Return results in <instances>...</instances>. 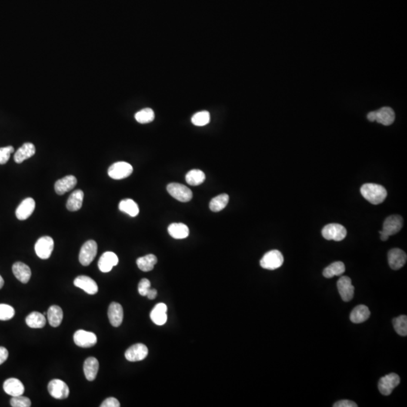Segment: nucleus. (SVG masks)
I'll return each mask as SVG.
<instances>
[{
    "label": "nucleus",
    "instance_id": "f257e3e1",
    "mask_svg": "<svg viewBox=\"0 0 407 407\" xmlns=\"http://www.w3.org/2000/svg\"><path fill=\"white\" fill-rule=\"evenodd\" d=\"M361 193L366 200L375 205L383 202L388 195L383 185L375 184H364L361 188Z\"/></svg>",
    "mask_w": 407,
    "mask_h": 407
},
{
    "label": "nucleus",
    "instance_id": "f03ea898",
    "mask_svg": "<svg viewBox=\"0 0 407 407\" xmlns=\"http://www.w3.org/2000/svg\"><path fill=\"white\" fill-rule=\"evenodd\" d=\"M403 223L404 221L401 216L392 215L387 217L383 223V228L379 232L381 240L387 241L390 236L399 232L402 228Z\"/></svg>",
    "mask_w": 407,
    "mask_h": 407
},
{
    "label": "nucleus",
    "instance_id": "7ed1b4c3",
    "mask_svg": "<svg viewBox=\"0 0 407 407\" xmlns=\"http://www.w3.org/2000/svg\"><path fill=\"white\" fill-rule=\"evenodd\" d=\"M98 253V244L94 240L86 241L81 247L79 253L80 263L84 266H88L96 257Z\"/></svg>",
    "mask_w": 407,
    "mask_h": 407
},
{
    "label": "nucleus",
    "instance_id": "20e7f679",
    "mask_svg": "<svg viewBox=\"0 0 407 407\" xmlns=\"http://www.w3.org/2000/svg\"><path fill=\"white\" fill-rule=\"evenodd\" d=\"M321 233L326 240L341 241L346 237L347 230L340 224L331 223L323 228Z\"/></svg>",
    "mask_w": 407,
    "mask_h": 407
},
{
    "label": "nucleus",
    "instance_id": "39448f33",
    "mask_svg": "<svg viewBox=\"0 0 407 407\" xmlns=\"http://www.w3.org/2000/svg\"><path fill=\"white\" fill-rule=\"evenodd\" d=\"M284 257L279 251L273 250L267 252L260 260L262 268L268 270H275L284 263Z\"/></svg>",
    "mask_w": 407,
    "mask_h": 407
},
{
    "label": "nucleus",
    "instance_id": "423d86ee",
    "mask_svg": "<svg viewBox=\"0 0 407 407\" xmlns=\"http://www.w3.org/2000/svg\"><path fill=\"white\" fill-rule=\"evenodd\" d=\"M133 173V167L125 161H118L111 165L108 170V174L114 180H122L128 178Z\"/></svg>",
    "mask_w": 407,
    "mask_h": 407
},
{
    "label": "nucleus",
    "instance_id": "0eeeda50",
    "mask_svg": "<svg viewBox=\"0 0 407 407\" xmlns=\"http://www.w3.org/2000/svg\"><path fill=\"white\" fill-rule=\"evenodd\" d=\"M401 382L399 375L396 373H390L382 377L378 381V391L382 395L388 396L392 393L393 390L398 386Z\"/></svg>",
    "mask_w": 407,
    "mask_h": 407
},
{
    "label": "nucleus",
    "instance_id": "6e6552de",
    "mask_svg": "<svg viewBox=\"0 0 407 407\" xmlns=\"http://www.w3.org/2000/svg\"><path fill=\"white\" fill-rule=\"evenodd\" d=\"M167 190L173 198L181 202H188L192 200V191L183 184L172 183L168 185Z\"/></svg>",
    "mask_w": 407,
    "mask_h": 407
},
{
    "label": "nucleus",
    "instance_id": "1a4fd4ad",
    "mask_svg": "<svg viewBox=\"0 0 407 407\" xmlns=\"http://www.w3.org/2000/svg\"><path fill=\"white\" fill-rule=\"evenodd\" d=\"M54 243L52 238L43 236L38 239L35 244V251L40 259H47L51 257L54 250Z\"/></svg>",
    "mask_w": 407,
    "mask_h": 407
},
{
    "label": "nucleus",
    "instance_id": "9d476101",
    "mask_svg": "<svg viewBox=\"0 0 407 407\" xmlns=\"http://www.w3.org/2000/svg\"><path fill=\"white\" fill-rule=\"evenodd\" d=\"M48 392L55 399L63 400L70 395L69 387L61 379H53L48 383Z\"/></svg>",
    "mask_w": 407,
    "mask_h": 407
},
{
    "label": "nucleus",
    "instance_id": "9b49d317",
    "mask_svg": "<svg viewBox=\"0 0 407 407\" xmlns=\"http://www.w3.org/2000/svg\"><path fill=\"white\" fill-rule=\"evenodd\" d=\"M74 340L77 346L86 348L96 345L98 338L94 333L78 330L74 333Z\"/></svg>",
    "mask_w": 407,
    "mask_h": 407
},
{
    "label": "nucleus",
    "instance_id": "f8f14e48",
    "mask_svg": "<svg viewBox=\"0 0 407 407\" xmlns=\"http://www.w3.org/2000/svg\"><path fill=\"white\" fill-rule=\"evenodd\" d=\"M148 353V348L144 344H134L125 351V356L130 362H138L145 359Z\"/></svg>",
    "mask_w": 407,
    "mask_h": 407
},
{
    "label": "nucleus",
    "instance_id": "ddd939ff",
    "mask_svg": "<svg viewBox=\"0 0 407 407\" xmlns=\"http://www.w3.org/2000/svg\"><path fill=\"white\" fill-rule=\"evenodd\" d=\"M337 288L344 302H349L352 299L355 288L351 284V278L348 276L341 277L337 281Z\"/></svg>",
    "mask_w": 407,
    "mask_h": 407
},
{
    "label": "nucleus",
    "instance_id": "4468645a",
    "mask_svg": "<svg viewBox=\"0 0 407 407\" xmlns=\"http://www.w3.org/2000/svg\"><path fill=\"white\" fill-rule=\"evenodd\" d=\"M407 259V254L399 248H394L388 252V264L393 270H398L404 267Z\"/></svg>",
    "mask_w": 407,
    "mask_h": 407
},
{
    "label": "nucleus",
    "instance_id": "2eb2a0df",
    "mask_svg": "<svg viewBox=\"0 0 407 407\" xmlns=\"http://www.w3.org/2000/svg\"><path fill=\"white\" fill-rule=\"evenodd\" d=\"M74 285L80 289L83 290L85 293L90 295H94L98 292V286L95 281L86 276V275H80L74 280Z\"/></svg>",
    "mask_w": 407,
    "mask_h": 407
},
{
    "label": "nucleus",
    "instance_id": "dca6fc26",
    "mask_svg": "<svg viewBox=\"0 0 407 407\" xmlns=\"http://www.w3.org/2000/svg\"><path fill=\"white\" fill-rule=\"evenodd\" d=\"M118 258L116 254L111 251L103 254L98 261V268L104 273L110 272L114 266L118 265Z\"/></svg>",
    "mask_w": 407,
    "mask_h": 407
},
{
    "label": "nucleus",
    "instance_id": "f3484780",
    "mask_svg": "<svg viewBox=\"0 0 407 407\" xmlns=\"http://www.w3.org/2000/svg\"><path fill=\"white\" fill-rule=\"evenodd\" d=\"M35 207L36 202L34 198H25L17 208L16 212H15L17 218L19 221H25L28 219L34 213Z\"/></svg>",
    "mask_w": 407,
    "mask_h": 407
},
{
    "label": "nucleus",
    "instance_id": "a211bd4d",
    "mask_svg": "<svg viewBox=\"0 0 407 407\" xmlns=\"http://www.w3.org/2000/svg\"><path fill=\"white\" fill-rule=\"evenodd\" d=\"M123 308L118 302H113L110 305L108 309V318L110 322L115 328H118L123 321Z\"/></svg>",
    "mask_w": 407,
    "mask_h": 407
},
{
    "label": "nucleus",
    "instance_id": "6ab92c4d",
    "mask_svg": "<svg viewBox=\"0 0 407 407\" xmlns=\"http://www.w3.org/2000/svg\"><path fill=\"white\" fill-rule=\"evenodd\" d=\"M3 389L7 395L11 397L20 396L24 393V386L18 378H11L5 380Z\"/></svg>",
    "mask_w": 407,
    "mask_h": 407
},
{
    "label": "nucleus",
    "instance_id": "aec40b11",
    "mask_svg": "<svg viewBox=\"0 0 407 407\" xmlns=\"http://www.w3.org/2000/svg\"><path fill=\"white\" fill-rule=\"evenodd\" d=\"M76 184L77 180L75 177L73 175L66 176L65 178L58 180L55 183L54 189H55L57 194L62 195L72 190L75 186Z\"/></svg>",
    "mask_w": 407,
    "mask_h": 407
},
{
    "label": "nucleus",
    "instance_id": "412c9836",
    "mask_svg": "<svg viewBox=\"0 0 407 407\" xmlns=\"http://www.w3.org/2000/svg\"><path fill=\"white\" fill-rule=\"evenodd\" d=\"M167 311H168V307L165 303L157 304L150 313V318L152 322L156 325H164L168 320Z\"/></svg>",
    "mask_w": 407,
    "mask_h": 407
},
{
    "label": "nucleus",
    "instance_id": "4be33fe9",
    "mask_svg": "<svg viewBox=\"0 0 407 407\" xmlns=\"http://www.w3.org/2000/svg\"><path fill=\"white\" fill-rule=\"evenodd\" d=\"M13 274L23 284H27L31 278V269L28 265L21 262H15L12 266Z\"/></svg>",
    "mask_w": 407,
    "mask_h": 407
},
{
    "label": "nucleus",
    "instance_id": "5701e85b",
    "mask_svg": "<svg viewBox=\"0 0 407 407\" xmlns=\"http://www.w3.org/2000/svg\"><path fill=\"white\" fill-rule=\"evenodd\" d=\"M395 113L391 107H382L375 111V121L378 123L388 126L395 121Z\"/></svg>",
    "mask_w": 407,
    "mask_h": 407
},
{
    "label": "nucleus",
    "instance_id": "b1692460",
    "mask_svg": "<svg viewBox=\"0 0 407 407\" xmlns=\"http://www.w3.org/2000/svg\"><path fill=\"white\" fill-rule=\"evenodd\" d=\"M98 370H99V362L97 358L89 357L85 360L84 363L83 370L85 378L88 381H94L96 378Z\"/></svg>",
    "mask_w": 407,
    "mask_h": 407
},
{
    "label": "nucleus",
    "instance_id": "393cba45",
    "mask_svg": "<svg viewBox=\"0 0 407 407\" xmlns=\"http://www.w3.org/2000/svg\"><path fill=\"white\" fill-rule=\"evenodd\" d=\"M35 153V146L31 143H25L15 152V155H14V159H15V162L21 164L25 160L34 156Z\"/></svg>",
    "mask_w": 407,
    "mask_h": 407
},
{
    "label": "nucleus",
    "instance_id": "a878e982",
    "mask_svg": "<svg viewBox=\"0 0 407 407\" xmlns=\"http://www.w3.org/2000/svg\"><path fill=\"white\" fill-rule=\"evenodd\" d=\"M370 316V311L368 306L360 305L355 307L350 315V320L354 324H361L368 320Z\"/></svg>",
    "mask_w": 407,
    "mask_h": 407
},
{
    "label": "nucleus",
    "instance_id": "bb28decb",
    "mask_svg": "<svg viewBox=\"0 0 407 407\" xmlns=\"http://www.w3.org/2000/svg\"><path fill=\"white\" fill-rule=\"evenodd\" d=\"M47 317L50 325L53 328H58L61 325L64 318L62 308L58 305H51L48 308Z\"/></svg>",
    "mask_w": 407,
    "mask_h": 407
},
{
    "label": "nucleus",
    "instance_id": "cd10ccee",
    "mask_svg": "<svg viewBox=\"0 0 407 407\" xmlns=\"http://www.w3.org/2000/svg\"><path fill=\"white\" fill-rule=\"evenodd\" d=\"M84 192L80 189L75 190L71 193L67 200V208L70 211H77L80 210L83 202Z\"/></svg>",
    "mask_w": 407,
    "mask_h": 407
},
{
    "label": "nucleus",
    "instance_id": "c85d7f7f",
    "mask_svg": "<svg viewBox=\"0 0 407 407\" xmlns=\"http://www.w3.org/2000/svg\"><path fill=\"white\" fill-rule=\"evenodd\" d=\"M168 232L175 239H184L189 235L188 226L184 223H172L168 226Z\"/></svg>",
    "mask_w": 407,
    "mask_h": 407
},
{
    "label": "nucleus",
    "instance_id": "c756f323",
    "mask_svg": "<svg viewBox=\"0 0 407 407\" xmlns=\"http://www.w3.org/2000/svg\"><path fill=\"white\" fill-rule=\"evenodd\" d=\"M118 208L121 212L125 213L133 217L138 216L140 212L138 204L134 200L130 199V198L120 201Z\"/></svg>",
    "mask_w": 407,
    "mask_h": 407
},
{
    "label": "nucleus",
    "instance_id": "7c9ffc66",
    "mask_svg": "<svg viewBox=\"0 0 407 407\" xmlns=\"http://www.w3.org/2000/svg\"><path fill=\"white\" fill-rule=\"evenodd\" d=\"M157 257L153 254H148L144 257H140L137 259V265L138 268L143 271H152L157 263Z\"/></svg>",
    "mask_w": 407,
    "mask_h": 407
},
{
    "label": "nucleus",
    "instance_id": "2f4dec72",
    "mask_svg": "<svg viewBox=\"0 0 407 407\" xmlns=\"http://www.w3.org/2000/svg\"><path fill=\"white\" fill-rule=\"evenodd\" d=\"M345 271V264L342 262H335L324 268L323 275L327 278H332L334 276H340Z\"/></svg>",
    "mask_w": 407,
    "mask_h": 407
},
{
    "label": "nucleus",
    "instance_id": "473e14b6",
    "mask_svg": "<svg viewBox=\"0 0 407 407\" xmlns=\"http://www.w3.org/2000/svg\"><path fill=\"white\" fill-rule=\"evenodd\" d=\"M26 324L31 328H42L46 324V319L42 314L34 311L26 318Z\"/></svg>",
    "mask_w": 407,
    "mask_h": 407
},
{
    "label": "nucleus",
    "instance_id": "72a5a7b5",
    "mask_svg": "<svg viewBox=\"0 0 407 407\" xmlns=\"http://www.w3.org/2000/svg\"><path fill=\"white\" fill-rule=\"evenodd\" d=\"M229 196L227 194H221L218 196L214 197L210 202V209L213 212H220L227 206Z\"/></svg>",
    "mask_w": 407,
    "mask_h": 407
},
{
    "label": "nucleus",
    "instance_id": "f704fd0d",
    "mask_svg": "<svg viewBox=\"0 0 407 407\" xmlns=\"http://www.w3.org/2000/svg\"><path fill=\"white\" fill-rule=\"evenodd\" d=\"M187 184L191 185H199L205 182V174L201 170L194 169L188 171L185 176Z\"/></svg>",
    "mask_w": 407,
    "mask_h": 407
},
{
    "label": "nucleus",
    "instance_id": "c9c22d12",
    "mask_svg": "<svg viewBox=\"0 0 407 407\" xmlns=\"http://www.w3.org/2000/svg\"><path fill=\"white\" fill-rule=\"evenodd\" d=\"M393 325L395 331L398 335L401 336L407 335V317L406 315H401L393 319Z\"/></svg>",
    "mask_w": 407,
    "mask_h": 407
},
{
    "label": "nucleus",
    "instance_id": "e433bc0d",
    "mask_svg": "<svg viewBox=\"0 0 407 407\" xmlns=\"http://www.w3.org/2000/svg\"><path fill=\"white\" fill-rule=\"evenodd\" d=\"M155 118V113L150 108L141 110L135 114V119L141 124L150 123Z\"/></svg>",
    "mask_w": 407,
    "mask_h": 407
},
{
    "label": "nucleus",
    "instance_id": "4c0bfd02",
    "mask_svg": "<svg viewBox=\"0 0 407 407\" xmlns=\"http://www.w3.org/2000/svg\"><path fill=\"white\" fill-rule=\"evenodd\" d=\"M211 121V115L208 111L197 112L192 117V122L195 126H205Z\"/></svg>",
    "mask_w": 407,
    "mask_h": 407
},
{
    "label": "nucleus",
    "instance_id": "58836bf2",
    "mask_svg": "<svg viewBox=\"0 0 407 407\" xmlns=\"http://www.w3.org/2000/svg\"><path fill=\"white\" fill-rule=\"evenodd\" d=\"M15 311L13 307L7 304H0V321H8L15 316Z\"/></svg>",
    "mask_w": 407,
    "mask_h": 407
},
{
    "label": "nucleus",
    "instance_id": "ea45409f",
    "mask_svg": "<svg viewBox=\"0 0 407 407\" xmlns=\"http://www.w3.org/2000/svg\"><path fill=\"white\" fill-rule=\"evenodd\" d=\"M10 404L12 407H31V401L28 398L20 395V396L12 397Z\"/></svg>",
    "mask_w": 407,
    "mask_h": 407
},
{
    "label": "nucleus",
    "instance_id": "a19ab883",
    "mask_svg": "<svg viewBox=\"0 0 407 407\" xmlns=\"http://www.w3.org/2000/svg\"><path fill=\"white\" fill-rule=\"evenodd\" d=\"M13 147H2L0 148V165H5L9 160L11 154L14 152Z\"/></svg>",
    "mask_w": 407,
    "mask_h": 407
},
{
    "label": "nucleus",
    "instance_id": "79ce46f5",
    "mask_svg": "<svg viewBox=\"0 0 407 407\" xmlns=\"http://www.w3.org/2000/svg\"><path fill=\"white\" fill-rule=\"evenodd\" d=\"M151 288L150 281H148L147 278H144L140 281L138 284V292L142 296H147V293L148 290Z\"/></svg>",
    "mask_w": 407,
    "mask_h": 407
},
{
    "label": "nucleus",
    "instance_id": "37998d69",
    "mask_svg": "<svg viewBox=\"0 0 407 407\" xmlns=\"http://www.w3.org/2000/svg\"><path fill=\"white\" fill-rule=\"evenodd\" d=\"M120 403L116 398H109L104 401L101 407H119Z\"/></svg>",
    "mask_w": 407,
    "mask_h": 407
},
{
    "label": "nucleus",
    "instance_id": "c03bdc74",
    "mask_svg": "<svg viewBox=\"0 0 407 407\" xmlns=\"http://www.w3.org/2000/svg\"><path fill=\"white\" fill-rule=\"evenodd\" d=\"M334 407H358V404H355L353 401H348V400H342L338 401L333 405Z\"/></svg>",
    "mask_w": 407,
    "mask_h": 407
},
{
    "label": "nucleus",
    "instance_id": "a18cd8bd",
    "mask_svg": "<svg viewBox=\"0 0 407 407\" xmlns=\"http://www.w3.org/2000/svg\"><path fill=\"white\" fill-rule=\"evenodd\" d=\"M8 357V351L5 347H0V365L3 364Z\"/></svg>",
    "mask_w": 407,
    "mask_h": 407
},
{
    "label": "nucleus",
    "instance_id": "49530a36",
    "mask_svg": "<svg viewBox=\"0 0 407 407\" xmlns=\"http://www.w3.org/2000/svg\"><path fill=\"white\" fill-rule=\"evenodd\" d=\"M157 291L155 289H149L148 290V293H147V296L148 299H154V298H156L157 296Z\"/></svg>",
    "mask_w": 407,
    "mask_h": 407
},
{
    "label": "nucleus",
    "instance_id": "de8ad7c7",
    "mask_svg": "<svg viewBox=\"0 0 407 407\" xmlns=\"http://www.w3.org/2000/svg\"><path fill=\"white\" fill-rule=\"evenodd\" d=\"M368 120L370 121H375V111H373V112H370V113H368Z\"/></svg>",
    "mask_w": 407,
    "mask_h": 407
},
{
    "label": "nucleus",
    "instance_id": "09e8293b",
    "mask_svg": "<svg viewBox=\"0 0 407 407\" xmlns=\"http://www.w3.org/2000/svg\"><path fill=\"white\" fill-rule=\"evenodd\" d=\"M3 285H4L3 278H2V277L1 276V275H0V289H1V288H2V287H3Z\"/></svg>",
    "mask_w": 407,
    "mask_h": 407
}]
</instances>
